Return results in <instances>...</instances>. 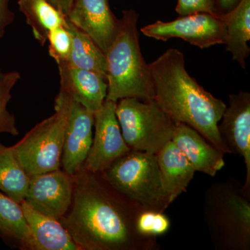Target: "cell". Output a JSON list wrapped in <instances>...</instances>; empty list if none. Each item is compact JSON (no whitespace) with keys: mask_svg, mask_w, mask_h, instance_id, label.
<instances>
[{"mask_svg":"<svg viewBox=\"0 0 250 250\" xmlns=\"http://www.w3.org/2000/svg\"><path fill=\"white\" fill-rule=\"evenodd\" d=\"M56 9L67 16L71 9L74 0H48Z\"/></svg>","mask_w":250,"mask_h":250,"instance_id":"cell-29","label":"cell"},{"mask_svg":"<svg viewBox=\"0 0 250 250\" xmlns=\"http://www.w3.org/2000/svg\"><path fill=\"white\" fill-rule=\"evenodd\" d=\"M102 174L115 190L144 209L164 213L170 205L156 154L130 150Z\"/></svg>","mask_w":250,"mask_h":250,"instance_id":"cell-5","label":"cell"},{"mask_svg":"<svg viewBox=\"0 0 250 250\" xmlns=\"http://www.w3.org/2000/svg\"><path fill=\"white\" fill-rule=\"evenodd\" d=\"M21 73L18 71L3 72L0 70V134L17 136L19 134L16 127L14 115L7 109V105L12 98L11 90L21 80Z\"/></svg>","mask_w":250,"mask_h":250,"instance_id":"cell-23","label":"cell"},{"mask_svg":"<svg viewBox=\"0 0 250 250\" xmlns=\"http://www.w3.org/2000/svg\"><path fill=\"white\" fill-rule=\"evenodd\" d=\"M0 234L18 242L24 249L36 250L21 204L2 192H0Z\"/></svg>","mask_w":250,"mask_h":250,"instance_id":"cell-21","label":"cell"},{"mask_svg":"<svg viewBox=\"0 0 250 250\" xmlns=\"http://www.w3.org/2000/svg\"><path fill=\"white\" fill-rule=\"evenodd\" d=\"M147 37L167 41L179 38L201 49L225 44L227 39L225 21L207 13H195L180 16L171 22L152 23L141 29Z\"/></svg>","mask_w":250,"mask_h":250,"instance_id":"cell-8","label":"cell"},{"mask_svg":"<svg viewBox=\"0 0 250 250\" xmlns=\"http://www.w3.org/2000/svg\"><path fill=\"white\" fill-rule=\"evenodd\" d=\"M116 106V103L105 100L94 113L95 135L83 165V168L90 172H103L130 151L122 135Z\"/></svg>","mask_w":250,"mask_h":250,"instance_id":"cell-10","label":"cell"},{"mask_svg":"<svg viewBox=\"0 0 250 250\" xmlns=\"http://www.w3.org/2000/svg\"><path fill=\"white\" fill-rule=\"evenodd\" d=\"M14 13L9 8V0H0V39L4 36L6 27L14 22Z\"/></svg>","mask_w":250,"mask_h":250,"instance_id":"cell-27","label":"cell"},{"mask_svg":"<svg viewBox=\"0 0 250 250\" xmlns=\"http://www.w3.org/2000/svg\"><path fill=\"white\" fill-rule=\"evenodd\" d=\"M66 116L62 156V170L74 176L83 167L93 142L94 113L61 90L55 99Z\"/></svg>","mask_w":250,"mask_h":250,"instance_id":"cell-9","label":"cell"},{"mask_svg":"<svg viewBox=\"0 0 250 250\" xmlns=\"http://www.w3.org/2000/svg\"><path fill=\"white\" fill-rule=\"evenodd\" d=\"M66 28L72 36V49L67 62L83 70L96 72L106 79V54L83 31L67 21Z\"/></svg>","mask_w":250,"mask_h":250,"instance_id":"cell-20","label":"cell"},{"mask_svg":"<svg viewBox=\"0 0 250 250\" xmlns=\"http://www.w3.org/2000/svg\"><path fill=\"white\" fill-rule=\"evenodd\" d=\"M204 221L217 250H250V194L231 177L204 195Z\"/></svg>","mask_w":250,"mask_h":250,"instance_id":"cell-4","label":"cell"},{"mask_svg":"<svg viewBox=\"0 0 250 250\" xmlns=\"http://www.w3.org/2000/svg\"><path fill=\"white\" fill-rule=\"evenodd\" d=\"M72 177L60 169L31 176L24 201L36 211L59 220L72 205Z\"/></svg>","mask_w":250,"mask_h":250,"instance_id":"cell-11","label":"cell"},{"mask_svg":"<svg viewBox=\"0 0 250 250\" xmlns=\"http://www.w3.org/2000/svg\"><path fill=\"white\" fill-rule=\"evenodd\" d=\"M18 4L34 38L42 46L47 42L51 31L59 26H66V16L48 0H18Z\"/></svg>","mask_w":250,"mask_h":250,"instance_id":"cell-19","label":"cell"},{"mask_svg":"<svg viewBox=\"0 0 250 250\" xmlns=\"http://www.w3.org/2000/svg\"><path fill=\"white\" fill-rule=\"evenodd\" d=\"M66 18L89 36L105 54L121 27V19L112 12L108 0H74Z\"/></svg>","mask_w":250,"mask_h":250,"instance_id":"cell-12","label":"cell"},{"mask_svg":"<svg viewBox=\"0 0 250 250\" xmlns=\"http://www.w3.org/2000/svg\"><path fill=\"white\" fill-rule=\"evenodd\" d=\"M57 66L60 90L92 113L98 111L107 95L106 79L96 72L72 67L65 62L57 64Z\"/></svg>","mask_w":250,"mask_h":250,"instance_id":"cell-14","label":"cell"},{"mask_svg":"<svg viewBox=\"0 0 250 250\" xmlns=\"http://www.w3.org/2000/svg\"><path fill=\"white\" fill-rule=\"evenodd\" d=\"M223 20L226 24V50L245 69L250 53V0H241Z\"/></svg>","mask_w":250,"mask_h":250,"instance_id":"cell-18","label":"cell"},{"mask_svg":"<svg viewBox=\"0 0 250 250\" xmlns=\"http://www.w3.org/2000/svg\"><path fill=\"white\" fill-rule=\"evenodd\" d=\"M21 205L35 242L36 250H80L59 220L36 211L24 200Z\"/></svg>","mask_w":250,"mask_h":250,"instance_id":"cell-17","label":"cell"},{"mask_svg":"<svg viewBox=\"0 0 250 250\" xmlns=\"http://www.w3.org/2000/svg\"><path fill=\"white\" fill-rule=\"evenodd\" d=\"M229 100V106L224 111L218 131L231 154L244 159L246 179L243 188L250 194V94H231Z\"/></svg>","mask_w":250,"mask_h":250,"instance_id":"cell-13","label":"cell"},{"mask_svg":"<svg viewBox=\"0 0 250 250\" xmlns=\"http://www.w3.org/2000/svg\"><path fill=\"white\" fill-rule=\"evenodd\" d=\"M176 11L180 16L195 13H207L216 16L212 0H178Z\"/></svg>","mask_w":250,"mask_h":250,"instance_id":"cell-26","label":"cell"},{"mask_svg":"<svg viewBox=\"0 0 250 250\" xmlns=\"http://www.w3.org/2000/svg\"><path fill=\"white\" fill-rule=\"evenodd\" d=\"M149 67L154 100L171 120L196 130L224 154H231L218 131L227 105L190 76L184 54L177 49H167Z\"/></svg>","mask_w":250,"mask_h":250,"instance_id":"cell-2","label":"cell"},{"mask_svg":"<svg viewBox=\"0 0 250 250\" xmlns=\"http://www.w3.org/2000/svg\"><path fill=\"white\" fill-rule=\"evenodd\" d=\"M138 20L139 14L134 10L123 11L118 35L106 53V100L117 103L123 98L154 100L150 69L140 48Z\"/></svg>","mask_w":250,"mask_h":250,"instance_id":"cell-3","label":"cell"},{"mask_svg":"<svg viewBox=\"0 0 250 250\" xmlns=\"http://www.w3.org/2000/svg\"><path fill=\"white\" fill-rule=\"evenodd\" d=\"M170 226V219L165 213L154 210H143L136 221L138 232L146 237L157 238L166 234Z\"/></svg>","mask_w":250,"mask_h":250,"instance_id":"cell-24","label":"cell"},{"mask_svg":"<svg viewBox=\"0 0 250 250\" xmlns=\"http://www.w3.org/2000/svg\"><path fill=\"white\" fill-rule=\"evenodd\" d=\"M54 110L10 147L29 177L60 169L66 116L58 103H54Z\"/></svg>","mask_w":250,"mask_h":250,"instance_id":"cell-7","label":"cell"},{"mask_svg":"<svg viewBox=\"0 0 250 250\" xmlns=\"http://www.w3.org/2000/svg\"><path fill=\"white\" fill-rule=\"evenodd\" d=\"M116 115L130 150L156 154L172 139L175 123L154 100L121 99Z\"/></svg>","mask_w":250,"mask_h":250,"instance_id":"cell-6","label":"cell"},{"mask_svg":"<svg viewBox=\"0 0 250 250\" xmlns=\"http://www.w3.org/2000/svg\"><path fill=\"white\" fill-rule=\"evenodd\" d=\"M161 182L170 204L184 192L194 178L195 170L172 141L156 154Z\"/></svg>","mask_w":250,"mask_h":250,"instance_id":"cell-16","label":"cell"},{"mask_svg":"<svg viewBox=\"0 0 250 250\" xmlns=\"http://www.w3.org/2000/svg\"><path fill=\"white\" fill-rule=\"evenodd\" d=\"M47 42L49 56L57 64L66 62L71 52L72 45L71 34L66 26H59L51 31Z\"/></svg>","mask_w":250,"mask_h":250,"instance_id":"cell-25","label":"cell"},{"mask_svg":"<svg viewBox=\"0 0 250 250\" xmlns=\"http://www.w3.org/2000/svg\"><path fill=\"white\" fill-rule=\"evenodd\" d=\"M29 177L23 170L11 147L0 143V190L14 201H24Z\"/></svg>","mask_w":250,"mask_h":250,"instance_id":"cell-22","label":"cell"},{"mask_svg":"<svg viewBox=\"0 0 250 250\" xmlns=\"http://www.w3.org/2000/svg\"><path fill=\"white\" fill-rule=\"evenodd\" d=\"M217 17L223 19L238 6L241 0H212Z\"/></svg>","mask_w":250,"mask_h":250,"instance_id":"cell-28","label":"cell"},{"mask_svg":"<svg viewBox=\"0 0 250 250\" xmlns=\"http://www.w3.org/2000/svg\"><path fill=\"white\" fill-rule=\"evenodd\" d=\"M71 210L59 220L80 250H158L156 238L136 228L144 210L115 190L102 172L75 174Z\"/></svg>","mask_w":250,"mask_h":250,"instance_id":"cell-1","label":"cell"},{"mask_svg":"<svg viewBox=\"0 0 250 250\" xmlns=\"http://www.w3.org/2000/svg\"><path fill=\"white\" fill-rule=\"evenodd\" d=\"M171 141L183 153L195 172L213 177L225 166V154L188 125L175 123Z\"/></svg>","mask_w":250,"mask_h":250,"instance_id":"cell-15","label":"cell"}]
</instances>
